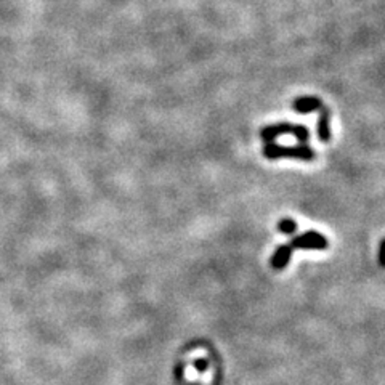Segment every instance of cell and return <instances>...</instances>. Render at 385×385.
I'll return each mask as SVG.
<instances>
[{
    "label": "cell",
    "mask_w": 385,
    "mask_h": 385,
    "mask_svg": "<svg viewBox=\"0 0 385 385\" xmlns=\"http://www.w3.org/2000/svg\"><path fill=\"white\" fill-rule=\"evenodd\" d=\"M263 156L268 159H279V157H291V159L300 161H313L316 155L307 143L299 146H281L276 143H267L263 148Z\"/></svg>",
    "instance_id": "1"
},
{
    "label": "cell",
    "mask_w": 385,
    "mask_h": 385,
    "mask_svg": "<svg viewBox=\"0 0 385 385\" xmlns=\"http://www.w3.org/2000/svg\"><path fill=\"white\" fill-rule=\"evenodd\" d=\"M294 135L300 143L305 145L310 140V132L305 125H294L289 123H283V124H275V125H267L260 130V139L265 141V143H273V140L279 135Z\"/></svg>",
    "instance_id": "2"
},
{
    "label": "cell",
    "mask_w": 385,
    "mask_h": 385,
    "mask_svg": "<svg viewBox=\"0 0 385 385\" xmlns=\"http://www.w3.org/2000/svg\"><path fill=\"white\" fill-rule=\"evenodd\" d=\"M292 251L305 249V251H324L328 249V239L318 231H305L302 235H297L291 242H288Z\"/></svg>",
    "instance_id": "3"
},
{
    "label": "cell",
    "mask_w": 385,
    "mask_h": 385,
    "mask_svg": "<svg viewBox=\"0 0 385 385\" xmlns=\"http://www.w3.org/2000/svg\"><path fill=\"white\" fill-rule=\"evenodd\" d=\"M321 107H323V102L316 97H300L294 100L292 103V109L300 114L313 113V111H318Z\"/></svg>",
    "instance_id": "4"
},
{
    "label": "cell",
    "mask_w": 385,
    "mask_h": 385,
    "mask_svg": "<svg viewBox=\"0 0 385 385\" xmlns=\"http://www.w3.org/2000/svg\"><path fill=\"white\" fill-rule=\"evenodd\" d=\"M292 249L289 247V244H283L279 246L278 249L275 251V254H273L272 260H270V265L273 270H284V268L288 267L289 260H291L292 257Z\"/></svg>",
    "instance_id": "5"
},
{
    "label": "cell",
    "mask_w": 385,
    "mask_h": 385,
    "mask_svg": "<svg viewBox=\"0 0 385 385\" xmlns=\"http://www.w3.org/2000/svg\"><path fill=\"white\" fill-rule=\"evenodd\" d=\"M318 111H320V118H318V125H316V132H318V139L323 141V143H328V141L331 140L329 109L323 104V107H321Z\"/></svg>",
    "instance_id": "6"
},
{
    "label": "cell",
    "mask_w": 385,
    "mask_h": 385,
    "mask_svg": "<svg viewBox=\"0 0 385 385\" xmlns=\"http://www.w3.org/2000/svg\"><path fill=\"white\" fill-rule=\"evenodd\" d=\"M278 231L284 235H294L297 231V221L292 219H281L278 223Z\"/></svg>",
    "instance_id": "7"
},
{
    "label": "cell",
    "mask_w": 385,
    "mask_h": 385,
    "mask_svg": "<svg viewBox=\"0 0 385 385\" xmlns=\"http://www.w3.org/2000/svg\"><path fill=\"white\" fill-rule=\"evenodd\" d=\"M194 368H196L199 372H204L205 369L209 368V361L205 360V358H198V360L194 361Z\"/></svg>",
    "instance_id": "8"
},
{
    "label": "cell",
    "mask_w": 385,
    "mask_h": 385,
    "mask_svg": "<svg viewBox=\"0 0 385 385\" xmlns=\"http://www.w3.org/2000/svg\"><path fill=\"white\" fill-rule=\"evenodd\" d=\"M379 265L385 268V238L381 241V246H379Z\"/></svg>",
    "instance_id": "9"
}]
</instances>
